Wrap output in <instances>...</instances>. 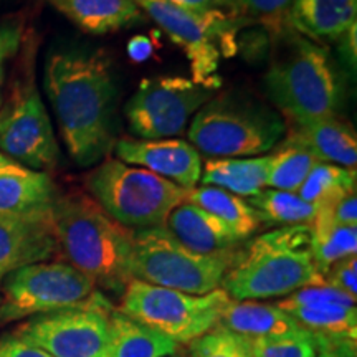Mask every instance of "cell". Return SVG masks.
<instances>
[{
	"instance_id": "cell-1",
	"label": "cell",
	"mask_w": 357,
	"mask_h": 357,
	"mask_svg": "<svg viewBox=\"0 0 357 357\" xmlns=\"http://www.w3.org/2000/svg\"><path fill=\"white\" fill-rule=\"evenodd\" d=\"M45 91L68 154L95 166L114 147L116 83L105 52H55L45 63Z\"/></svg>"
},
{
	"instance_id": "cell-2",
	"label": "cell",
	"mask_w": 357,
	"mask_h": 357,
	"mask_svg": "<svg viewBox=\"0 0 357 357\" xmlns=\"http://www.w3.org/2000/svg\"><path fill=\"white\" fill-rule=\"evenodd\" d=\"M58 253L101 288L121 293L132 280V230L119 225L88 194H60L52 207Z\"/></svg>"
},
{
	"instance_id": "cell-3",
	"label": "cell",
	"mask_w": 357,
	"mask_h": 357,
	"mask_svg": "<svg viewBox=\"0 0 357 357\" xmlns=\"http://www.w3.org/2000/svg\"><path fill=\"white\" fill-rule=\"evenodd\" d=\"M310 238V225L278 227L257 236L240 250L220 288L230 300L260 301L323 284Z\"/></svg>"
},
{
	"instance_id": "cell-4",
	"label": "cell",
	"mask_w": 357,
	"mask_h": 357,
	"mask_svg": "<svg viewBox=\"0 0 357 357\" xmlns=\"http://www.w3.org/2000/svg\"><path fill=\"white\" fill-rule=\"evenodd\" d=\"M270 101L293 123L337 116L344 84L328 48L301 35L278 53L265 75Z\"/></svg>"
},
{
	"instance_id": "cell-5",
	"label": "cell",
	"mask_w": 357,
	"mask_h": 357,
	"mask_svg": "<svg viewBox=\"0 0 357 357\" xmlns=\"http://www.w3.org/2000/svg\"><path fill=\"white\" fill-rule=\"evenodd\" d=\"M287 134V123L270 106L240 93H223L204 105L189 124L190 144L208 158H257Z\"/></svg>"
},
{
	"instance_id": "cell-6",
	"label": "cell",
	"mask_w": 357,
	"mask_h": 357,
	"mask_svg": "<svg viewBox=\"0 0 357 357\" xmlns=\"http://www.w3.org/2000/svg\"><path fill=\"white\" fill-rule=\"evenodd\" d=\"M84 184L102 211L132 231L162 227L187 199V190L167 178L113 158L93 169Z\"/></svg>"
},
{
	"instance_id": "cell-7",
	"label": "cell",
	"mask_w": 357,
	"mask_h": 357,
	"mask_svg": "<svg viewBox=\"0 0 357 357\" xmlns=\"http://www.w3.org/2000/svg\"><path fill=\"white\" fill-rule=\"evenodd\" d=\"M240 250L220 253L192 252L164 227L132 231V280L190 294H207L222 287Z\"/></svg>"
},
{
	"instance_id": "cell-8",
	"label": "cell",
	"mask_w": 357,
	"mask_h": 357,
	"mask_svg": "<svg viewBox=\"0 0 357 357\" xmlns=\"http://www.w3.org/2000/svg\"><path fill=\"white\" fill-rule=\"evenodd\" d=\"M144 15L153 19L159 29L184 50L190 61L192 79L211 83L222 58L236 52V33L247 24L245 15L223 12H199L184 8L167 0H134Z\"/></svg>"
},
{
	"instance_id": "cell-9",
	"label": "cell",
	"mask_w": 357,
	"mask_h": 357,
	"mask_svg": "<svg viewBox=\"0 0 357 357\" xmlns=\"http://www.w3.org/2000/svg\"><path fill=\"white\" fill-rule=\"evenodd\" d=\"M229 301V294L222 288L207 294H190L131 280L124 288L118 311L177 344H189L217 328Z\"/></svg>"
},
{
	"instance_id": "cell-10",
	"label": "cell",
	"mask_w": 357,
	"mask_h": 357,
	"mask_svg": "<svg viewBox=\"0 0 357 357\" xmlns=\"http://www.w3.org/2000/svg\"><path fill=\"white\" fill-rule=\"evenodd\" d=\"M0 326L82 306L96 283L65 261H40L2 276Z\"/></svg>"
},
{
	"instance_id": "cell-11",
	"label": "cell",
	"mask_w": 357,
	"mask_h": 357,
	"mask_svg": "<svg viewBox=\"0 0 357 357\" xmlns=\"http://www.w3.org/2000/svg\"><path fill=\"white\" fill-rule=\"evenodd\" d=\"M220 88V78L211 83H197L185 77L144 79L124 108L129 131L137 139L176 137Z\"/></svg>"
},
{
	"instance_id": "cell-12",
	"label": "cell",
	"mask_w": 357,
	"mask_h": 357,
	"mask_svg": "<svg viewBox=\"0 0 357 357\" xmlns=\"http://www.w3.org/2000/svg\"><path fill=\"white\" fill-rule=\"evenodd\" d=\"M109 312L108 301L96 291L82 306L33 316L13 333L52 357H106Z\"/></svg>"
},
{
	"instance_id": "cell-13",
	"label": "cell",
	"mask_w": 357,
	"mask_h": 357,
	"mask_svg": "<svg viewBox=\"0 0 357 357\" xmlns=\"http://www.w3.org/2000/svg\"><path fill=\"white\" fill-rule=\"evenodd\" d=\"M0 153L35 171H52L58 164L50 116L32 79L17 84L0 111Z\"/></svg>"
},
{
	"instance_id": "cell-14",
	"label": "cell",
	"mask_w": 357,
	"mask_h": 357,
	"mask_svg": "<svg viewBox=\"0 0 357 357\" xmlns=\"http://www.w3.org/2000/svg\"><path fill=\"white\" fill-rule=\"evenodd\" d=\"M296 321L300 328L314 336L352 339L357 337L356 298L329 287L316 284L288 294L276 303Z\"/></svg>"
},
{
	"instance_id": "cell-15",
	"label": "cell",
	"mask_w": 357,
	"mask_h": 357,
	"mask_svg": "<svg viewBox=\"0 0 357 357\" xmlns=\"http://www.w3.org/2000/svg\"><path fill=\"white\" fill-rule=\"evenodd\" d=\"M118 159L129 166L142 167L155 176L167 178L182 189L190 190L202 176V158L190 142L169 139H129L114 144Z\"/></svg>"
},
{
	"instance_id": "cell-16",
	"label": "cell",
	"mask_w": 357,
	"mask_h": 357,
	"mask_svg": "<svg viewBox=\"0 0 357 357\" xmlns=\"http://www.w3.org/2000/svg\"><path fill=\"white\" fill-rule=\"evenodd\" d=\"M56 253L52 211L0 215V276L50 260Z\"/></svg>"
},
{
	"instance_id": "cell-17",
	"label": "cell",
	"mask_w": 357,
	"mask_h": 357,
	"mask_svg": "<svg viewBox=\"0 0 357 357\" xmlns=\"http://www.w3.org/2000/svg\"><path fill=\"white\" fill-rule=\"evenodd\" d=\"M60 192L50 174L0 153V215L50 212Z\"/></svg>"
},
{
	"instance_id": "cell-18",
	"label": "cell",
	"mask_w": 357,
	"mask_h": 357,
	"mask_svg": "<svg viewBox=\"0 0 357 357\" xmlns=\"http://www.w3.org/2000/svg\"><path fill=\"white\" fill-rule=\"evenodd\" d=\"M162 227L178 243L204 255L235 250L243 242L215 215L187 200L169 213Z\"/></svg>"
},
{
	"instance_id": "cell-19",
	"label": "cell",
	"mask_w": 357,
	"mask_h": 357,
	"mask_svg": "<svg viewBox=\"0 0 357 357\" xmlns=\"http://www.w3.org/2000/svg\"><path fill=\"white\" fill-rule=\"evenodd\" d=\"M71 24L91 35H106L144 22L134 0H48Z\"/></svg>"
},
{
	"instance_id": "cell-20",
	"label": "cell",
	"mask_w": 357,
	"mask_h": 357,
	"mask_svg": "<svg viewBox=\"0 0 357 357\" xmlns=\"http://www.w3.org/2000/svg\"><path fill=\"white\" fill-rule=\"evenodd\" d=\"M291 132L321 162L356 169L357 137L354 128L337 116L293 123Z\"/></svg>"
},
{
	"instance_id": "cell-21",
	"label": "cell",
	"mask_w": 357,
	"mask_h": 357,
	"mask_svg": "<svg viewBox=\"0 0 357 357\" xmlns=\"http://www.w3.org/2000/svg\"><path fill=\"white\" fill-rule=\"evenodd\" d=\"M289 19L307 37L337 40L357 25V0H293Z\"/></svg>"
},
{
	"instance_id": "cell-22",
	"label": "cell",
	"mask_w": 357,
	"mask_h": 357,
	"mask_svg": "<svg viewBox=\"0 0 357 357\" xmlns=\"http://www.w3.org/2000/svg\"><path fill=\"white\" fill-rule=\"evenodd\" d=\"M217 328L225 329L238 337L250 339L278 336V334L294 331L300 326L288 312L278 307V305L230 300L223 307Z\"/></svg>"
},
{
	"instance_id": "cell-23",
	"label": "cell",
	"mask_w": 357,
	"mask_h": 357,
	"mask_svg": "<svg viewBox=\"0 0 357 357\" xmlns=\"http://www.w3.org/2000/svg\"><path fill=\"white\" fill-rule=\"evenodd\" d=\"M178 349L181 344L172 339L111 310L106 357H169L176 356Z\"/></svg>"
},
{
	"instance_id": "cell-24",
	"label": "cell",
	"mask_w": 357,
	"mask_h": 357,
	"mask_svg": "<svg viewBox=\"0 0 357 357\" xmlns=\"http://www.w3.org/2000/svg\"><path fill=\"white\" fill-rule=\"evenodd\" d=\"M268 154L257 158H217L202 164V185H213L250 199L266 189Z\"/></svg>"
},
{
	"instance_id": "cell-25",
	"label": "cell",
	"mask_w": 357,
	"mask_h": 357,
	"mask_svg": "<svg viewBox=\"0 0 357 357\" xmlns=\"http://www.w3.org/2000/svg\"><path fill=\"white\" fill-rule=\"evenodd\" d=\"M187 202L211 212L242 240H248L263 225L248 200L213 185L187 190Z\"/></svg>"
},
{
	"instance_id": "cell-26",
	"label": "cell",
	"mask_w": 357,
	"mask_h": 357,
	"mask_svg": "<svg viewBox=\"0 0 357 357\" xmlns=\"http://www.w3.org/2000/svg\"><path fill=\"white\" fill-rule=\"evenodd\" d=\"M321 162L307 147L296 139L293 134L268 154L266 187L278 190L298 192L307 174L316 164Z\"/></svg>"
},
{
	"instance_id": "cell-27",
	"label": "cell",
	"mask_w": 357,
	"mask_h": 357,
	"mask_svg": "<svg viewBox=\"0 0 357 357\" xmlns=\"http://www.w3.org/2000/svg\"><path fill=\"white\" fill-rule=\"evenodd\" d=\"M311 238L310 247L312 260L319 273L328 270L344 258L356 257L357 253V227L339 225L323 215H316L310 225Z\"/></svg>"
},
{
	"instance_id": "cell-28",
	"label": "cell",
	"mask_w": 357,
	"mask_h": 357,
	"mask_svg": "<svg viewBox=\"0 0 357 357\" xmlns=\"http://www.w3.org/2000/svg\"><path fill=\"white\" fill-rule=\"evenodd\" d=\"M261 223L278 227L311 225L316 217V208L305 202L296 192L263 189L260 194L248 199Z\"/></svg>"
},
{
	"instance_id": "cell-29",
	"label": "cell",
	"mask_w": 357,
	"mask_h": 357,
	"mask_svg": "<svg viewBox=\"0 0 357 357\" xmlns=\"http://www.w3.org/2000/svg\"><path fill=\"white\" fill-rule=\"evenodd\" d=\"M356 190V169H346L336 164L318 162L307 174L300 190V197L316 208L328 207L334 200Z\"/></svg>"
},
{
	"instance_id": "cell-30",
	"label": "cell",
	"mask_w": 357,
	"mask_h": 357,
	"mask_svg": "<svg viewBox=\"0 0 357 357\" xmlns=\"http://www.w3.org/2000/svg\"><path fill=\"white\" fill-rule=\"evenodd\" d=\"M240 339L250 357H316L318 354L316 336L303 328L278 336Z\"/></svg>"
},
{
	"instance_id": "cell-31",
	"label": "cell",
	"mask_w": 357,
	"mask_h": 357,
	"mask_svg": "<svg viewBox=\"0 0 357 357\" xmlns=\"http://www.w3.org/2000/svg\"><path fill=\"white\" fill-rule=\"evenodd\" d=\"M189 354L190 357H250L242 339L220 328L189 342Z\"/></svg>"
},
{
	"instance_id": "cell-32",
	"label": "cell",
	"mask_w": 357,
	"mask_h": 357,
	"mask_svg": "<svg viewBox=\"0 0 357 357\" xmlns=\"http://www.w3.org/2000/svg\"><path fill=\"white\" fill-rule=\"evenodd\" d=\"M324 283L357 298V258L349 257L333 265L324 275Z\"/></svg>"
},
{
	"instance_id": "cell-33",
	"label": "cell",
	"mask_w": 357,
	"mask_h": 357,
	"mask_svg": "<svg viewBox=\"0 0 357 357\" xmlns=\"http://www.w3.org/2000/svg\"><path fill=\"white\" fill-rule=\"evenodd\" d=\"M22 43V26L19 24H0V108H2V88L6 82L7 63L19 52Z\"/></svg>"
},
{
	"instance_id": "cell-34",
	"label": "cell",
	"mask_w": 357,
	"mask_h": 357,
	"mask_svg": "<svg viewBox=\"0 0 357 357\" xmlns=\"http://www.w3.org/2000/svg\"><path fill=\"white\" fill-rule=\"evenodd\" d=\"M316 215H323L339 225H351L357 227V194L347 192L341 197L329 204L328 207L319 208Z\"/></svg>"
},
{
	"instance_id": "cell-35",
	"label": "cell",
	"mask_w": 357,
	"mask_h": 357,
	"mask_svg": "<svg viewBox=\"0 0 357 357\" xmlns=\"http://www.w3.org/2000/svg\"><path fill=\"white\" fill-rule=\"evenodd\" d=\"M0 357H52L38 346L25 341L15 333L0 334Z\"/></svg>"
},
{
	"instance_id": "cell-36",
	"label": "cell",
	"mask_w": 357,
	"mask_h": 357,
	"mask_svg": "<svg viewBox=\"0 0 357 357\" xmlns=\"http://www.w3.org/2000/svg\"><path fill=\"white\" fill-rule=\"evenodd\" d=\"M184 8L199 12H223L231 15H247L242 0H167Z\"/></svg>"
},
{
	"instance_id": "cell-37",
	"label": "cell",
	"mask_w": 357,
	"mask_h": 357,
	"mask_svg": "<svg viewBox=\"0 0 357 357\" xmlns=\"http://www.w3.org/2000/svg\"><path fill=\"white\" fill-rule=\"evenodd\" d=\"M293 0H242L245 13H252L261 19H278L289 10Z\"/></svg>"
},
{
	"instance_id": "cell-38",
	"label": "cell",
	"mask_w": 357,
	"mask_h": 357,
	"mask_svg": "<svg viewBox=\"0 0 357 357\" xmlns=\"http://www.w3.org/2000/svg\"><path fill=\"white\" fill-rule=\"evenodd\" d=\"M318 354L316 357H356V341L316 336Z\"/></svg>"
},
{
	"instance_id": "cell-39",
	"label": "cell",
	"mask_w": 357,
	"mask_h": 357,
	"mask_svg": "<svg viewBox=\"0 0 357 357\" xmlns=\"http://www.w3.org/2000/svg\"><path fill=\"white\" fill-rule=\"evenodd\" d=\"M153 52H154L153 40L146 37V35H137V37L129 40L128 55L132 61H137V63L146 61L147 58L153 55Z\"/></svg>"
},
{
	"instance_id": "cell-40",
	"label": "cell",
	"mask_w": 357,
	"mask_h": 357,
	"mask_svg": "<svg viewBox=\"0 0 357 357\" xmlns=\"http://www.w3.org/2000/svg\"><path fill=\"white\" fill-rule=\"evenodd\" d=\"M169 357H184V356H177V354H176V356H169Z\"/></svg>"
}]
</instances>
